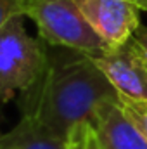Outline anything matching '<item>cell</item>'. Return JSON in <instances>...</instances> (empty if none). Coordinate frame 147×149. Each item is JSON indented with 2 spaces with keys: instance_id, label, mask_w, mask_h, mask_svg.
I'll list each match as a JSON object with an SVG mask.
<instances>
[{
  "instance_id": "ba28073f",
  "label": "cell",
  "mask_w": 147,
  "mask_h": 149,
  "mask_svg": "<svg viewBox=\"0 0 147 149\" xmlns=\"http://www.w3.org/2000/svg\"><path fill=\"white\" fill-rule=\"evenodd\" d=\"M126 116L132 120V123L142 132V135L147 139V101H128L119 99Z\"/></svg>"
},
{
  "instance_id": "52a82bcc",
  "label": "cell",
  "mask_w": 147,
  "mask_h": 149,
  "mask_svg": "<svg viewBox=\"0 0 147 149\" xmlns=\"http://www.w3.org/2000/svg\"><path fill=\"white\" fill-rule=\"evenodd\" d=\"M0 149H68V139L54 135L33 118L21 116L12 130L0 135Z\"/></svg>"
},
{
  "instance_id": "5b68a950",
  "label": "cell",
  "mask_w": 147,
  "mask_h": 149,
  "mask_svg": "<svg viewBox=\"0 0 147 149\" xmlns=\"http://www.w3.org/2000/svg\"><path fill=\"white\" fill-rule=\"evenodd\" d=\"M94 61L116 88L119 99L147 101V61L132 40L95 56Z\"/></svg>"
},
{
  "instance_id": "277c9868",
  "label": "cell",
  "mask_w": 147,
  "mask_h": 149,
  "mask_svg": "<svg viewBox=\"0 0 147 149\" xmlns=\"http://www.w3.org/2000/svg\"><path fill=\"white\" fill-rule=\"evenodd\" d=\"M81 14L107 49L126 45L140 28L135 0H74Z\"/></svg>"
},
{
  "instance_id": "6da1fadb",
  "label": "cell",
  "mask_w": 147,
  "mask_h": 149,
  "mask_svg": "<svg viewBox=\"0 0 147 149\" xmlns=\"http://www.w3.org/2000/svg\"><path fill=\"white\" fill-rule=\"evenodd\" d=\"M111 101H119V95L94 57L64 49L49 52L45 73L21 94L19 108L23 116L68 139L74 127L92 123L97 109Z\"/></svg>"
},
{
  "instance_id": "8992f818",
  "label": "cell",
  "mask_w": 147,
  "mask_h": 149,
  "mask_svg": "<svg viewBox=\"0 0 147 149\" xmlns=\"http://www.w3.org/2000/svg\"><path fill=\"white\" fill-rule=\"evenodd\" d=\"M90 127L101 149H147V139L126 116L119 101L102 104Z\"/></svg>"
},
{
  "instance_id": "4fadbf2b",
  "label": "cell",
  "mask_w": 147,
  "mask_h": 149,
  "mask_svg": "<svg viewBox=\"0 0 147 149\" xmlns=\"http://www.w3.org/2000/svg\"><path fill=\"white\" fill-rule=\"evenodd\" d=\"M135 2H137V5H139L140 10H146L147 12V0H135Z\"/></svg>"
},
{
  "instance_id": "3957f363",
  "label": "cell",
  "mask_w": 147,
  "mask_h": 149,
  "mask_svg": "<svg viewBox=\"0 0 147 149\" xmlns=\"http://www.w3.org/2000/svg\"><path fill=\"white\" fill-rule=\"evenodd\" d=\"M24 16L37 24L40 40L50 47L69 49L92 57L109 50L74 0H28Z\"/></svg>"
},
{
  "instance_id": "7c38bea8",
  "label": "cell",
  "mask_w": 147,
  "mask_h": 149,
  "mask_svg": "<svg viewBox=\"0 0 147 149\" xmlns=\"http://www.w3.org/2000/svg\"><path fill=\"white\" fill-rule=\"evenodd\" d=\"M87 149H101L99 148V142H97V137L92 130V127H88V134H87Z\"/></svg>"
},
{
  "instance_id": "7a4b0ae2",
  "label": "cell",
  "mask_w": 147,
  "mask_h": 149,
  "mask_svg": "<svg viewBox=\"0 0 147 149\" xmlns=\"http://www.w3.org/2000/svg\"><path fill=\"white\" fill-rule=\"evenodd\" d=\"M24 16L12 17L0 30V101L9 102L30 90L49 63L47 43L33 38L24 28Z\"/></svg>"
},
{
  "instance_id": "30bf717a",
  "label": "cell",
  "mask_w": 147,
  "mask_h": 149,
  "mask_svg": "<svg viewBox=\"0 0 147 149\" xmlns=\"http://www.w3.org/2000/svg\"><path fill=\"white\" fill-rule=\"evenodd\" d=\"M90 123H81L74 127L68 137V149H87V134Z\"/></svg>"
},
{
  "instance_id": "9c48e42d",
  "label": "cell",
  "mask_w": 147,
  "mask_h": 149,
  "mask_svg": "<svg viewBox=\"0 0 147 149\" xmlns=\"http://www.w3.org/2000/svg\"><path fill=\"white\" fill-rule=\"evenodd\" d=\"M28 0H0V30L16 16H24Z\"/></svg>"
},
{
  "instance_id": "8fae6325",
  "label": "cell",
  "mask_w": 147,
  "mask_h": 149,
  "mask_svg": "<svg viewBox=\"0 0 147 149\" xmlns=\"http://www.w3.org/2000/svg\"><path fill=\"white\" fill-rule=\"evenodd\" d=\"M132 42L135 43V47L139 49L142 57L147 61V26H140L135 31V35L132 37Z\"/></svg>"
}]
</instances>
